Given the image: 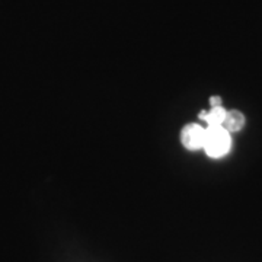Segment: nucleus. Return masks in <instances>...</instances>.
Returning <instances> with one entry per match:
<instances>
[{
	"mask_svg": "<svg viewBox=\"0 0 262 262\" xmlns=\"http://www.w3.org/2000/svg\"><path fill=\"white\" fill-rule=\"evenodd\" d=\"M203 149L211 158H222L230 150V133L223 125H213L206 128V139Z\"/></svg>",
	"mask_w": 262,
	"mask_h": 262,
	"instance_id": "obj_1",
	"label": "nucleus"
},
{
	"mask_svg": "<svg viewBox=\"0 0 262 262\" xmlns=\"http://www.w3.org/2000/svg\"><path fill=\"white\" fill-rule=\"evenodd\" d=\"M206 139V128L198 124H188L181 131V141L184 147L188 150L203 149Z\"/></svg>",
	"mask_w": 262,
	"mask_h": 262,
	"instance_id": "obj_2",
	"label": "nucleus"
},
{
	"mask_svg": "<svg viewBox=\"0 0 262 262\" xmlns=\"http://www.w3.org/2000/svg\"><path fill=\"white\" fill-rule=\"evenodd\" d=\"M229 133H236L241 131L245 125V115L237 110L227 111L225 117V121L222 124Z\"/></svg>",
	"mask_w": 262,
	"mask_h": 262,
	"instance_id": "obj_3",
	"label": "nucleus"
},
{
	"mask_svg": "<svg viewBox=\"0 0 262 262\" xmlns=\"http://www.w3.org/2000/svg\"><path fill=\"white\" fill-rule=\"evenodd\" d=\"M226 111L223 106H215V108H211L210 111H203L200 114V120H203L204 122H207L208 127H213V125H222L223 121H225Z\"/></svg>",
	"mask_w": 262,
	"mask_h": 262,
	"instance_id": "obj_4",
	"label": "nucleus"
},
{
	"mask_svg": "<svg viewBox=\"0 0 262 262\" xmlns=\"http://www.w3.org/2000/svg\"><path fill=\"white\" fill-rule=\"evenodd\" d=\"M210 105H211V108L223 106V105H222V98H220V96H211V98H210Z\"/></svg>",
	"mask_w": 262,
	"mask_h": 262,
	"instance_id": "obj_5",
	"label": "nucleus"
}]
</instances>
